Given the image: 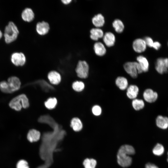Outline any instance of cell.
Wrapping results in <instances>:
<instances>
[{
	"label": "cell",
	"instance_id": "cell-22",
	"mask_svg": "<svg viewBox=\"0 0 168 168\" xmlns=\"http://www.w3.org/2000/svg\"><path fill=\"white\" fill-rule=\"evenodd\" d=\"M115 84L120 90H124L128 88V80L125 77H119L115 80Z\"/></svg>",
	"mask_w": 168,
	"mask_h": 168
},
{
	"label": "cell",
	"instance_id": "cell-5",
	"mask_svg": "<svg viewBox=\"0 0 168 168\" xmlns=\"http://www.w3.org/2000/svg\"><path fill=\"white\" fill-rule=\"evenodd\" d=\"M89 67L88 63L85 60H79L75 68L77 76L81 78H86L88 75Z\"/></svg>",
	"mask_w": 168,
	"mask_h": 168
},
{
	"label": "cell",
	"instance_id": "cell-9",
	"mask_svg": "<svg viewBox=\"0 0 168 168\" xmlns=\"http://www.w3.org/2000/svg\"><path fill=\"white\" fill-rule=\"evenodd\" d=\"M7 82L9 87L12 93L19 90L21 86V82L20 79L16 76H12L9 77Z\"/></svg>",
	"mask_w": 168,
	"mask_h": 168
},
{
	"label": "cell",
	"instance_id": "cell-2",
	"mask_svg": "<svg viewBox=\"0 0 168 168\" xmlns=\"http://www.w3.org/2000/svg\"><path fill=\"white\" fill-rule=\"evenodd\" d=\"M29 105L28 99L24 94L19 95L14 97L9 104L11 108L17 111L21 110L22 108H27Z\"/></svg>",
	"mask_w": 168,
	"mask_h": 168
},
{
	"label": "cell",
	"instance_id": "cell-24",
	"mask_svg": "<svg viewBox=\"0 0 168 168\" xmlns=\"http://www.w3.org/2000/svg\"><path fill=\"white\" fill-rule=\"evenodd\" d=\"M113 26L116 32L122 33L124 29V25L122 21L119 19L115 20L112 23Z\"/></svg>",
	"mask_w": 168,
	"mask_h": 168
},
{
	"label": "cell",
	"instance_id": "cell-26",
	"mask_svg": "<svg viewBox=\"0 0 168 168\" xmlns=\"http://www.w3.org/2000/svg\"><path fill=\"white\" fill-rule=\"evenodd\" d=\"M132 105L135 110H139L144 107L145 103L142 99H135L132 101Z\"/></svg>",
	"mask_w": 168,
	"mask_h": 168
},
{
	"label": "cell",
	"instance_id": "cell-16",
	"mask_svg": "<svg viewBox=\"0 0 168 168\" xmlns=\"http://www.w3.org/2000/svg\"><path fill=\"white\" fill-rule=\"evenodd\" d=\"M139 88L137 86L134 85H131L127 88L126 95L130 99H136L139 92Z\"/></svg>",
	"mask_w": 168,
	"mask_h": 168
},
{
	"label": "cell",
	"instance_id": "cell-7",
	"mask_svg": "<svg viewBox=\"0 0 168 168\" xmlns=\"http://www.w3.org/2000/svg\"><path fill=\"white\" fill-rule=\"evenodd\" d=\"M12 63L16 66H22L24 65L26 61V57L25 54L21 52L14 53L11 57Z\"/></svg>",
	"mask_w": 168,
	"mask_h": 168
},
{
	"label": "cell",
	"instance_id": "cell-38",
	"mask_svg": "<svg viewBox=\"0 0 168 168\" xmlns=\"http://www.w3.org/2000/svg\"><path fill=\"white\" fill-rule=\"evenodd\" d=\"M167 154V162H168V151Z\"/></svg>",
	"mask_w": 168,
	"mask_h": 168
},
{
	"label": "cell",
	"instance_id": "cell-33",
	"mask_svg": "<svg viewBox=\"0 0 168 168\" xmlns=\"http://www.w3.org/2000/svg\"><path fill=\"white\" fill-rule=\"evenodd\" d=\"M143 40L147 45L150 47H152L154 42L151 38L147 36L145 37Z\"/></svg>",
	"mask_w": 168,
	"mask_h": 168
},
{
	"label": "cell",
	"instance_id": "cell-29",
	"mask_svg": "<svg viewBox=\"0 0 168 168\" xmlns=\"http://www.w3.org/2000/svg\"><path fill=\"white\" fill-rule=\"evenodd\" d=\"M72 87L75 91L80 92L84 89L85 87V85L82 82L77 81L72 83Z\"/></svg>",
	"mask_w": 168,
	"mask_h": 168
},
{
	"label": "cell",
	"instance_id": "cell-1",
	"mask_svg": "<svg viewBox=\"0 0 168 168\" xmlns=\"http://www.w3.org/2000/svg\"><path fill=\"white\" fill-rule=\"evenodd\" d=\"M135 153L134 148L132 146L124 145L120 147L117 154L118 164L121 166L126 168L129 166L132 161L130 156Z\"/></svg>",
	"mask_w": 168,
	"mask_h": 168
},
{
	"label": "cell",
	"instance_id": "cell-35",
	"mask_svg": "<svg viewBox=\"0 0 168 168\" xmlns=\"http://www.w3.org/2000/svg\"><path fill=\"white\" fill-rule=\"evenodd\" d=\"M145 168H159L157 166L151 163H148L145 166Z\"/></svg>",
	"mask_w": 168,
	"mask_h": 168
},
{
	"label": "cell",
	"instance_id": "cell-15",
	"mask_svg": "<svg viewBox=\"0 0 168 168\" xmlns=\"http://www.w3.org/2000/svg\"><path fill=\"white\" fill-rule=\"evenodd\" d=\"M90 37L94 41H97L99 39L102 38L104 36L102 30L99 28H93L90 30Z\"/></svg>",
	"mask_w": 168,
	"mask_h": 168
},
{
	"label": "cell",
	"instance_id": "cell-36",
	"mask_svg": "<svg viewBox=\"0 0 168 168\" xmlns=\"http://www.w3.org/2000/svg\"><path fill=\"white\" fill-rule=\"evenodd\" d=\"M72 0H61L62 3L65 5H68L70 4Z\"/></svg>",
	"mask_w": 168,
	"mask_h": 168
},
{
	"label": "cell",
	"instance_id": "cell-37",
	"mask_svg": "<svg viewBox=\"0 0 168 168\" xmlns=\"http://www.w3.org/2000/svg\"><path fill=\"white\" fill-rule=\"evenodd\" d=\"M2 33L1 31L0 30V39L2 38Z\"/></svg>",
	"mask_w": 168,
	"mask_h": 168
},
{
	"label": "cell",
	"instance_id": "cell-8",
	"mask_svg": "<svg viewBox=\"0 0 168 168\" xmlns=\"http://www.w3.org/2000/svg\"><path fill=\"white\" fill-rule=\"evenodd\" d=\"M144 100L149 103H152L155 102L158 97V94L157 92L154 91L150 88L146 89L143 93Z\"/></svg>",
	"mask_w": 168,
	"mask_h": 168
},
{
	"label": "cell",
	"instance_id": "cell-28",
	"mask_svg": "<svg viewBox=\"0 0 168 168\" xmlns=\"http://www.w3.org/2000/svg\"><path fill=\"white\" fill-rule=\"evenodd\" d=\"M57 103V100L55 98H50L45 102L44 105L47 109L51 110L55 108Z\"/></svg>",
	"mask_w": 168,
	"mask_h": 168
},
{
	"label": "cell",
	"instance_id": "cell-11",
	"mask_svg": "<svg viewBox=\"0 0 168 168\" xmlns=\"http://www.w3.org/2000/svg\"><path fill=\"white\" fill-rule=\"evenodd\" d=\"M147 45L143 39L138 38L135 40L133 43V48L136 52L141 53L144 51Z\"/></svg>",
	"mask_w": 168,
	"mask_h": 168
},
{
	"label": "cell",
	"instance_id": "cell-20",
	"mask_svg": "<svg viewBox=\"0 0 168 168\" xmlns=\"http://www.w3.org/2000/svg\"><path fill=\"white\" fill-rule=\"evenodd\" d=\"M93 50L95 54L98 56H103L106 53V48L103 44L101 42H96L93 45Z\"/></svg>",
	"mask_w": 168,
	"mask_h": 168
},
{
	"label": "cell",
	"instance_id": "cell-25",
	"mask_svg": "<svg viewBox=\"0 0 168 168\" xmlns=\"http://www.w3.org/2000/svg\"><path fill=\"white\" fill-rule=\"evenodd\" d=\"M152 152L155 155L160 156L164 154L165 152V148L162 144L157 143L153 148Z\"/></svg>",
	"mask_w": 168,
	"mask_h": 168
},
{
	"label": "cell",
	"instance_id": "cell-32",
	"mask_svg": "<svg viewBox=\"0 0 168 168\" xmlns=\"http://www.w3.org/2000/svg\"><path fill=\"white\" fill-rule=\"evenodd\" d=\"M16 168H29L27 162L24 160L19 161L16 164Z\"/></svg>",
	"mask_w": 168,
	"mask_h": 168
},
{
	"label": "cell",
	"instance_id": "cell-23",
	"mask_svg": "<svg viewBox=\"0 0 168 168\" xmlns=\"http://www.w3.org/2000/svg\"><path fill=\"white\" fill-rule=\"evenodd\" d=\"M70 126L75 132L81 131L83 127L82 123L78 118L75 117L72 119L71 121Z\"/></svg>",
	"mask_w": 168,
	"mask_h": 168
},
{
	"label": "cell",
	"instance_id": "cell-17",
	"mask_svg": "<svg viewBox=\"0 0 168 168\" xmlns=\"http://www.w3.org/2000/svg\"><path fill=\"white\" fill-rule=\"evenodd\" d=\"M103 40L105 44L108 47L113 46L114 44L115 38L114 35L110 32H107L104 35Z\"/></svg>",
	"mask_w": 168,
	"mask_h": 168
},
{
	"label": "cell",
	"instance_id": "cell-14",
	"mask_svg": "<svg viewBox=\"0 0 168 168\" xmlns=\"http://www.w3.org/2000/svg\"><path fill=\"white\" fill-rule=\"evenodd\" d=\"M48 77L50 83L54 85L58 84L61 80L60 73L55 70L50 71L48 74Z\"/></svg>",
	"mask_w": 168,
	"mask_h": 168
},
{
	"label": "cell",
	"instance_id": "cell-12",
	"mask_svg": "<svg viewBox=\"0 0 168 168\" xmlns=\"http://www.w3.org/2000/svg\"><path fill=\"white\" fill-rule=\"evenodd\" d=\"M21 16L22 19L24 21L27 22H30L34 20L35 15L31 8L26 7L22 11Z\"/></svg>",
	"mask_w": 168,
	"mask_h": 168
},
{
	"label": "cell",
	"instance_id": "cell-34",
	"mask_svg": "<svg viewBox=\"0 0 168 168\" xmlns=\"http://www.w3.org/2000/svg\"><path fill=\"white\" fill-rule=\"evenodd\" d=\"M161 47V44L160 42L158 41L154 42L152 47L155 49L158 50Z\"/></svg>",
	"mask_w": 168,
	"mask_h": 168
},
{
	"label": "cell",
	"instance_id": "cell-13",
	"mask_svg": "<svg viewBox=\"0 0 168 168\" xmlns=\"http://www.w3.org/2000/svg\"><path fill=\"white\" fill-rule=\"evenodd\" d=\"M156 126L162 129H166L168 128V117L161 115H159L156 119Z\"/></svg>",
	"mask_w": 168,
	"mask_h": 168
},
{
	"label": "cell",
	"instance_id": "cell-21",
	"mask_svg": "<svg viewBox=\"0 0 168 168\" xmlns=\"http://www.w3.org/2000/svg\"><path fill=\"white\" fill-rule=\"evenodd\" d=\"M137 60L143 72H146L149 70V63L147 58L142 55L137 57Z\"/></svg>",
	"mask_w": 168,
	"mask_h": 168
},
{
	"label": "cell",
	"instance_id": "cell-31",
	"mask_svg": "<svg viewBox=\"0 0 168 168\" xmlns=\"http://www.w3.org/2000/svg\"><path fill=\"white\" fill-rule=\"evenodd\" d=\"M92 111L94 115L98 116L101 114L102 112V109L100 106L96 105L92 107Z\"/></svg>",
	"mask_w": 168,
	"mask_h": 168
},
{
	"label": "cell",
	"instance_id": "cell-30",
	"mask_svg": "<svg viewBox=\"0 0 168 168\" xmlns=\"http://www.w3.org/2000/svg\"><path fill=\"white\" fill-rule=\"evenodd\" d=\"M0 90L4 93H12L10 89L8 82L6 81H3L0 82Z\"/></svg>",
	"mask_w": 168,
	"mask_h": 168
},
{
	"label": "cell",
	"instance_id": "cell-39",
	"mask_svg": "<svg viewBox=\"0 0 168 168\" xmlns=\"http://www.w3.org/2000/svg\"></svg>",
	"mask_w": 168,
	"mask_h": 168
},
{
	"label": "cell",
	"instance_id": "cell-3",
	"mask_svg": "<svg viewBox=\"0 0 168 168\" xmlns=\"http://www.w3.org/2000/svg\"><path fill=\"white\" fill-rule=\"evenodd\" d=\"M18 34L19 31L15 24L12 22H9L4 31V37L6 42L10 43L15 40Z\"/></svg>",
	"mask_w": 168,
	"mask_h": 168
},
{
	"label": "cell",
	"instance_id": "cell-10",
	"mask_svg": "<svg viewBox=\"0 0 168 168\" xmlns=\"http://www.w3.org/2000/svg\"><path fill=\"white\" fill-rule=\"evenodd\" d=\"M50 29L49 24L43 21L39 22L36 25V30L37 33L41 36L44 35L49 32Z\"/></svg>",
	"mask_w": 168,
	"mask_h": 168
},
{
	"label": "cell",
	"instance_id": "cell-18",
	"mask_svg": "<svg viewBox=\"0 0 168 168\" xmlns=\"http://www.w3.org/2000/svg\"><path fill=\"white\" fill-rule=\"evenodd\" d=\"M40 132L39 131L35 129H31L27 133V139L30 142H36L40 140Z\"/></svg>",
	"mask_w": 168,
	"mask_h": 168
},
{
	"label": "cell",
	"instance_id": "cell-19",
	"mask_svg": "<svg viewBox=\"0 0 168 168\" xmlns=\"http://www.w3.org/2000/svg\"><path fill=\"white\" fill-rule=\"evenodd\" d=\"M93 25L96 28L102 27L105 23L104 16L101 14H98L93 17L91 19Z\"/></svg>",
	"mask_w": 168,
	"mask_h": 168
},
{
	"label": "cell",
	"instance_id": "cell-27",
	"mask_svg": "<svg viewBox=\"0 0 168 168\" xmlns=\"http://www.w3.org/2000/svg\"><path fill=\"white\" fill-rule=\"evenodd\" d=\"M96 164V160L93 158H86L83 162L85 168H95Z\"/></svg>",
	"mask_w": 168,
	"mask_h": 168
},
{
	"label": "cell",
	"instance_id": "cell-6",
	"mask_svg": "<svg viewBox=\"0 0 168 168\" xmlns=\"http://www.w3.org/2000/svg\"><path fill=\"white\" fill-rule=\"evenodd\" d=\"M155 69L159 74H163L168 72V58H160L155 63Z\"/></svg>",
	"mask_w": 168,
	"mask_h": 168
},
{
	"label": "cell",
	"instance_id": "cell-4",
	"mask_svg": "<svg viewBox=\"0 0 168 168\" xmlns=\"http://www.w3.org/2000/svg\"><path fill=\"white\" fill-rule=\"evenodd\" d=\"M124 68L126 72L134 78L137 77L138 74L143 72L137 62H127L124 64Z\"/></svg>",
	"mask_w": 168,
	"mask_h": 168
}]
</instances>
